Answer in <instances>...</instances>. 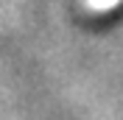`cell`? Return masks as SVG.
Segmentation results:
<instances>
[{
	"mask_svg": "<svg viewBox=\"0 0 123 120\" xmlns=\"http://www.w3.org/2000/svg\"><path fill=\"white\" fill-rule=\"evenodd\" d=\"M120 0H84L87 11H109L112 6H117Z\"/></svg>",
	"mask_w": 123,
	"mask_h": 120,
	"instance_id": "6da1fadb",
	"label": "cell"
}]
</instances>
